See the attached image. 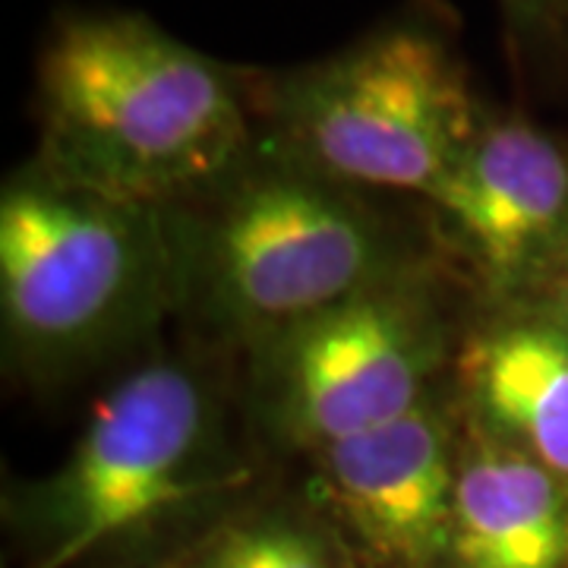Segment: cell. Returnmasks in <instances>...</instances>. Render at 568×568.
<instances>
[{"instance_id": "4", "label": "cell", "mask_w": 568, "mask_h": 568, "mask_svg": "<svg viewBox=\"0 0 568 568\" xmlns=\"http://www.w3.org/2000/svg\"><path fill=\"white\" fill-rule=\"evenodd\" d=\"M244 82L260 136L335 181L420 203L487 111L439 0H414L316 61L244 67Z\"/></svg>"}, {"instance_id": "7", "label": "cell", "mask_w": 568, "mask_h": 568, "mask_svg": "<svg viewBox=\"0 0 568 568\" xmlns=\"http://www.w3.org/2000/svg\"><path fill=\"white\" fill-rule=\"evenodd\" d=\"M420 209L484 304L528 301L568 263V140L525 108L487 104Z\"/></svg>"}, {"instance_id": "10", "label": "cell", "mask_w": 568, "mask_h": 568, "mask_svg": "<svg viewBox=\"0 0 568 568\" xmlns=\"http://www.w3.org/2000/svg\"><path fill=\"white\" fill-rule=\"evenodd\" d=\"M443 568H568V484L465 420Z\"/></svg>"}, {"instance_id": "8", "label": "cell", "mask_w": 568, "mask_h": 568, "mask_svg": "<svg viewBox=\"0 0 568 568\" xmlns=\"http://www.w3.org/2000/svg\"><path fill=\"white\" fill-rule=\"evenodd\" d=\"M465 414L448 383L410 414L310 455L325 506L386 568H443Z\"/></svg>"}, {"instance_id": "2", "label": "cell", "mask_w": 568, "mask_h": 568, "mask_svg": "<svg viewBox=\"0 0 568 568\" xmlns=\"http://www.w3.org/2000/svg\"><path fill=\"white\" fill-rule=\"evenodd\" d=\"M36 159L123 203L203 193L260 140L244 67L133 10H61L36 61Z\"/></svg>"}, {"instance_id": "13", "label": "cell", "mask_w": 568, "mask_h": 568, "mask_svg": "<svg viewBox=\"0 0 568 568\" xmlns=\"http://www.w3.org/2000/svg\"><path fill=\"white\" fill-rule=\"evenodd\" d=\"M528 301H534V304L547 306L549 313L556 316V320H562V323L568 325V263L549 278L534 297H528Z\"/></svg>"}, {"instance_id": "3", "label": "cell", "mask_w": 568, "mask_h": 568, "mask_svg": "<svg viewBox=\"0 0 568 568\" xmlns=\"http://www.w3.org/2000/svg\"><path fill=\"white\" fill-rule=\"evenodd\" d=\"M178 310L164 212L67 181L32 155L0 190L7 373L70 383L142 345Z\"/></svg>"}, {"instance_id": "6", "label": "cell", "mask_w": 568, "mask_h": 568, "mask_svg": "<svg viewBox=\"0 0 568 568\" xmlns=\"http://www.w3.org/2000/svg\"><path fill=\"white\" fill-rule=\"evenodd\" d=\"M241 480L227 407L209 369L171 354L142 361L104 388L61 465L20 493L29 568L73 566Z\"/></svg>"}, {"instance_id": "12", "label": "cell", "mask_w": 568, "mask_h": 568, "mask_svg": "<svg viewBox=\"0 0 568 568\" xmlns=\"http://www.w3.org/2000/svg\"><path fill=\"white\" fill-rule=\"evenodd\" d=\"M508 51L540 85H568V0H496Z\"/></svg>"}, {"instance_id": "9", "label": "cell", "mask_w": 568, "mask_h": 568, "mask_svg": "<svg viewBox=\"0 0 568 568\" xmlns=\"http://www.w3.org/2000/svg\"><path fill=\"white\" fill-rule=\"evenodd\" d=\"M452 386L467 424L568 484V325L547 306L480 301Z\"/></svg>"}, {"instance_id": "5", "label": "cell", "mask_w": 568, "mask_h": 568, "mask_svg": "<svg viewBox=\"0 0 568 568\" xmlns=\"http://www.w3.org/2000/svg\"><path fill=\"white\" fill-rule=\"evenodd\" d=\"M477 310L443 253L398 268L244 354L250 417L304 458L392 424L452 383Z\"/></svg>"}, {"instance_id": "11", "label": "cell", "mask_w": 568, "mask_h": 568, "mask_svg": "<svg viewBox=\"0 0 568 568\" xmlns=\"http://www.w3.org/2000/svg\"><path fill=\"white\" fill-rule=\"evenodd\" d=\"M196 568H338L335 549L310 518L265 508L212 534Z\"/></svg>"}, {"instance_id": "1", "label": "cell", "mask_w": 568, "mask_h": 568, "mask_svg": "<svg viewBox=\"0 0 568 568\" xmlns=\"http://www.w3.org/2000/svg\"><path fill=\"white\" fill-rule=\"evenodd\" d=\"M162 212L174 313L241 357L439 253L424 209L405 215L383 193L335 181L265 136L203 193Z\"/></svg>"}]
</instances>
